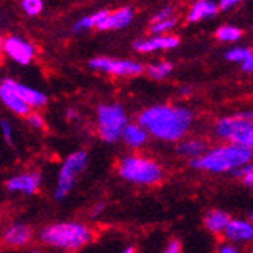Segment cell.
<instances>
[{
    "label": "cell",
    "mask_w": 253,
    "mask_h": 253,
    "mask_svg": "<svg viewBox=\"0 0 253 253\" xmlns=\"http://www.w3.org/2000/svg\"><path fill=\"white\" fill-rule=\"evenodd\" d=\"M40 238L42 243L64 250H76L85 246L91 240V231L88 226L81 223H55L44 227Z\"/></svg>",
    "instance_id": "3957f363"
},
{
    "label": "cell",
    "mask_w": 253,
    "mask_h": 253,
    "mask_svg": "<svg viewBox=\"0 0 253 253\" xmlns=\"http://www.w3.org/2000/svg\"><path fill=\"white\" fill-rule=\"evenodd\" d=\"M171 70H173L171 62H159V64L150 65V67L147 68V73H149L150 78L159 81V79L167 78V76L171 73Z\"/></svg>",
    "instance_id": "7402d4cb"
},
{
    "label": "cell",
    "mask_w": 253,
    "mask_h": 253,
    "mask_svg": "<svg viewBox=\"0 0 253 253\" xmlns=\"http://www.w3.org/2000/svg\"><path fill=\"white\" fill-rule=\"evenodd\" d=\"M250 221H252V224H253V211H252V214H250Z\"/></svg>",
    "instance_id": "ab89813d"
},
{
    "label": "cell",
    "mask_w": 253,
    "mask_h": 253,
    "mask_svg": "<svg viewBox=\"0 0 253 253\" xmlns=\"http://www.w3.org/2000/svg\"><path fill=\"white\" fill-rule=\"evenodd\" d=\"M193 123V112L182 106L158 105L140 114V125L153 136L166 141H177Z\"/></svg>",
    "instance_id": "6da1fadb"
},
{
    "label": "cell",
    "mask_w": 253,
    "mask_h": 253,
    "mask_svg": "<svg viewBox=\"0 0 253 253\" xmlns=\"http://www.w3.org/2000/svg\"><path fill=\"white\" fill-rule=\"evenodd\" d=\"M252 55V50L247 49V47H235V49H231L229 52L224 53V58L227 61H232V62H244L249 56Z\"/></svg>",
    "instance_id": "cb8c5ba5"
},
{
    "label": "cell",
    "mask_w": 253,
    "mask_h": 253,
    "mask_svg": "<svg viewBox=\"0 0 253 253\" xmlns=\"http://www.w3.org/2000/svg\"><path fill=\"white\" fill-rule=\"evenodd\" d=\"M103 210H105V205H103V203L97 205L96 208L93 210V217H99V215H100V212H102Z\"/></svg>",
    "instance_id": "e575fe53"
},
{
    "label": "cell",
    "mask_w": 253,
    "mask_h": 253,
    "mask_svg": "<svg viewBox=\"0 0 253 253\" xmlns=\"http://www.w3.org/2000/svg\"><path fill=\"white\" fill-rule=\"evenodd\" d=\"M253 173V164H247V166H244V167H240L238 170H235L234 171V174L235 176H240V177H246V176H249V174H252Z\"/></svg>",
    "instance_id": "f546056e"
},
{
    "label": "cell",
    "mask_w": 253,
    "mask_h": 253,
    "mask_svg": "<svg viewBox=\"0 0 253 253\" xmlns=\"http://www.w3.org/2000/svg\"><path fill=\"white\" fill-rule=\"evenodd\" d=\"M86 153L84 150L75 152L70 156H67V159L64 161V164L59 170L58 174V183H56V191H55V199L61 200L64 199L70 190L75 185L76 176L84 171V169L86 167Z\"/></svg>",
    "instance_id": "52a82bcc"
},
{
    "label": "cell",
    "mask_w": 253,
    "mask_h": 253,
    "mask_svg": "<svg viewBox=\"0 0 253 253\" xmlns=\"http://www.w3.org/2000/svg\"><path fill=\"white\" fill-rule=\"evenodd\" d=\"M235 5H238V2L237 0H221V2L218 3V8L220 9H229V8H232V6H235Z\"/></svg>",
    "instance_id": "d6a6232c"
},
{
    "label": "cell",
    "mask_w": 253,
    "mask_h": 253,
    "mask_svg": "<svg viewBox=\"0 0 253 253\" xmlns=\"http://www.w3.org/2000/svg\"><path fill=\"white\" fill-rule=\"evenodd\" d=\"M68 117H76V112L75 111H68Z\"/></svg>",
    "instance_id": "f35d334b"
},
{
    "label": "cell",
    "mask_w": 253,
    "mask_h": 253,
    "mask_svg": "<svg viewBox=\"0 0 253 253\" xmlns=\"http://www.w3.org/2000/svg\"><path fill=\"white\" fill-rule=\"evenodd\" d=\"M119 171L126 180L133 183H143V185H152L163 177V169L153 161L140 156L125 158L120 163Z\"/></svg>",
    "instance_id": "277c9868"
},
{
    "label": "cell",
    "mask_w": 253,
    "mask_h": 253,
    "mask_svg": "<svg viewBox=\"0 0 253 253\" xmlns=\"http://www.w3.org/2000/svg\"><path fill=\"white\" fill-rule=\"evenodd\" d=\"M2 129H3V135H5L6 143L12 144V127H11L8 120H2Z\"/></svg>",
    "instance_id": "f1b7e54d"
},
{
    "label": "cell",
    "mask_w": 253,
    "mask_h": 253,
    "mask_svg": "<svg viewBox=\"0 0 253 253\" xmlns=\"http://www.w3.org/2000/svg\"><path fill=\"white\" fill-rule=\"evenodd\" d=\"M89 67L117 76H135L143 72V67L138 62L111 58H94L89 61Z\"/></svg>",
    "instance_id": "ba28073f"
},
{
    "label": "cell",
    "mask_w": 253,
    "mask_h": 253,
    "mask_svg": "<svg viewBox=\"0 0 253 253\" xmlns=\"http://www.w3.org/2000/svg\"><path fill=\"white\" fill-rule=\"evenodd\" d=\"M99 117V132L102 140L106 143H116L120 136H123V130L127 126V117L125 109L117 105H102L97 111Z\"/></svg>",
    "instance_id": "8992f818"
},
{
    "label": "cell",
    "mask_w": 253,
    "mask_h": 253,
    "mask_svg": "<svg viewBox=\"0 0 253 253\" xmlns=\"http://www.w3.org/2000/svg\"><path fill=\"white\" fill-rule=\"evenodd\" d=\"M252 253H253V252H252Z\"/></svg>",
    "instance_id": "b9f144b4"
},
{
    "label": "cell",
    "mask_w": 253,
    "mask_h": 253,
    "mask_svg": "<svg viewBox=\"0 0 253 253\" xmlns=\"http://www.w3.org/2000/svg\"><path fill=\"white\" fill-rule=\"evenodd\" d=\"M179 45V38L176 37H155L144 41H136L133 44L135 50L141 53H150L155 50H164V49H174Z\"/></svg>",
    "instance_id": "4fadbf2b"
},
{
    "label": "cell",
    "mask_w": 253,
    "mask_h": 253,
    "mask_svg": "<svg viewBox=\"0 0 253 253\" xmlns=\"http://www.w3.org/2000/svg\"><path fill=\"white\" fill-rule=\"evenodd\" d=\"M215 132L218 136L231 141L232 144L253 150V120L246 119L243 112L218 120L215 125Z\"/></svg>",
    "instance_id": "5b68a950"
},
{
    "label": "cell",
    "mask_w": 253,
    "mask_h": 253,
    "mask_svg": "<svg viewBox=\"0 0 253 253\" xmlns=\"http://www.w3.org/2000/svg\"><path fill=\"white\" fill-rule=\"evenodd\" d=\"M41 185V176L38 173H23L11 177L6 182V188L12 193L34 194Z\"/></svg>",
    "instance_id": "8fae6325"
},
{
    "label": "cell",
    "mask_w": 253,
    "mask_h": 253,
    "mask_svg": "<svg viewBox=\"0 0 253 253\" xmlns=\"http://www.w3.org/2000/svg\"><path fill=\"white\" fill-rule=\"evenodd\" d=\"M227 240L235 243H247L253 240V224L244 220H232L224 231Z\"/></svg>",
    "instance_id": "5bb4252c"
},
{
    "label": "cell",
    "mask_w": 253,
    "mask_h": 253,
    "mask_svg": "<svg viewBox=\"0 0 253 253\" xmlns=\"http://www.w3.org/2000/svg\"><path fill=\"white\" fill-rule=\"evenodd\" d=\"M177 152L183 156L197 159L205 155V143L200 140H187L177 146Z\"/></svg>",
    "instance_id": "ffe728a7"
},
{
    "label": "cell",
    "mask_w": 253,
    "mask_h": 253,
    "mask_svg": "<svg viewBox=\"0 0 253 253\" xmlns=\"http://www.w3.org/2000/svg\"><path fill=\"white\" fill-rule=\"evenodd\" d=\"M218 253H240V252H238L235 247H232V246H227V244H224V246H221V247H220Z\"/></svg>",
    "instance_id": "836d02e7"
},
{
    "label": "cell",
    "mask_w": 253,
    "mask_h": 253,
    "mask_svg": "<svg viewBox=\"0 0 253 253\" xmlns=\"http://www.w3.org/2000/svg\"><path fill=\"white\" fill-rule=\"evenodd\" d=\"M122 253H135V252H133V249H132V247H127V249H125Z\"/></svg>",
    "instance_id": "74e56055"
},
{
    "label": "cell",
    "mask_w": 253,
    "mask_h": 253,
    "mask_svg": "<svg viewBox=\"0 0 253 253\" xmlns=\"http://www.w3.org/2000/svg\"><path fill=\"white\" fill-rule=\"evenodd\" d=\"M164 253H180V243L179 241H171L167 249L164 250Z\"/></svg>",
    "instance_id": "4dcf8cb0"
},
{
    "label": "cell",
    "mask_w": 253,
    "mask_h": 253,
    "mask_svg": "<svg viewBox=\"0 0 253 253\" xmlns=\"http://www.w3.org/2000/svg\"><path fill=\"white\" fill-rule=\"evenodd\" d=\"M108 14H109V11L102 9V11H97V12L91 14V15H88V17H84V18H81V20H78V21L75 23L73 31H75V32H79V31H82V29H89V28H94V26L97 28Z\"/></svg>",
    "instance_id": "44dd1931"
},
{
    "label": "cell",
    "mask_w": 253,
    "mask_h": 253,
    "mask_svg": "<svg viewBox=\"0 0 253 253\" xmlns=\"http://www.w3.org/2000/svg\"><path fill=\"white\" fill-rule=\"evenodd\" d=\"M0 99H2V102L15 114H18V116H28L31 108L23 102L14 91L11 88H8L6 85H0Z\"/></svg>",
    "instance_id": "9a60e30c"
},
{
    "label": "cell",
    "mask_w": 253,
    "mask_h": 253,
    "mask_svg": "<svg viewBox=\"0 0 253 253\" xmlns=\"http://www.w3.org/2000/svg\"><path fill=\"white\" fill-rule=\"evenodd\" d=\"M28 123L35 129H42L44 127V120L41 119V116H38V114H31V116L28 117Z\"/></svg>",
    "instance_id": "83f0119b"
},
{
    "label": "cell",
    "mask_w": 253,
    "mask_h": 253,
    "mask_svg": "<svg viewBox=\"0 0 253 253\" xmlns=\"http://www.w3.org/2000/svg\"><path fill=\"white\" fill-rule=\"evenodd\" d=\"M21 8L25 9V12L28 15H38L42 9V2L41 0H23L21 2Z\"/></svg>",
    "instance_id": "d4e9b609"
},
{
    "label": "cell",
    "mask_w": 253,
    "mask_h": 253,
    "mask_svg": "<svg viewBox=\"0 0 253 253\" xmlns=\"http://www.w3.org/2000/svg\"><path fill=\"white\" fill-rule=\"evenodd\" d=\"M231 221L232 220H231V217H229L227 212L218 211V210L208 212V214H206V217H205V226L208 227L211 232H214V234L224 232Z\"/></svg>",
    "instance_id": "e0dca14e"
},
{
    "label": "cell",
    "mask_w": 253,
    "mask_h": 253,
    "mask_svg": "<svg viewBox=\"0 0 253 253\" xmlns=\"http://www.w3.org/2000/svg\"><path fill=\"white\" fill-rule=\"evenodd\" d=\"M244 114V117L249 119V120H253V111L252 112H243Z\"/></svg>",
    "instance_id": "8d00e7d4"
},
{
    "label": "cell",
    "mask_w": 253,
    "mask_h": 253,
    "mask_svg": "<svg viewBox=\"0 0 253 253\" xmlns=\"http://www.w3.org/2000/svg\"><path fill=\"white\" fill-rule=\"evenodd\" d=\"M5 240L11 246H25L31 240V229L21 223L12 224L5 234Z\"/></svg>",
    "instance_id": "ac0fdd59"
},
{
    "label": "cell",
    "mask_w": 253,
    "mask_h": 253,
    "mask_svg": "<svg viewBox=\"0 0 253 253\" xmlns=\"http://www.w3.org/2000/svg\"><path fill=\"white\" fill-rule=\"evenodd\" d=\"M3 85H6L8 88H11L14 93L25 102L29 108L34 106V108H38V106H44L47 103V96L41 91L35 89V88H31L28 85H23L20 82H15L12 79H3L2 81Z\"/></svg>",
    "instance_id": "30bf717a"
},
{
    "label": "cell",
    "mask_w": 253,
    "mask_h": 253,
    "mask_svg": "<svg viewBox=\"0 0 253 253\" xmlns=\"http://www.w3.org/2000/svg\"><path fill=\"white\" fill-rule=\"evenodd\" d=\"M31 253H41V252H40V250H32Z\"/></svg>",
    "instance_id": "60d3db41"
},
{
    "label": "cell",
    "mask_w": 253,
    "mask_h": 253,
    "mask_svg": "<svg viewBox=\"0 0 253 253\" xmlns=\"http://www.w3.org/2000/svg\"><path fill=\"white\" fill-rule=\"evenodd\" d=\"M174 25H176V20L174 18L161 21V23H155V25H152V32L153 34H164V32L171 31L174 28Z\"/></svg>",
    "instance_id": "484cf974"
},
{
    "label": "cell",
    "mask_w": 253,
    "mask_h": 253,
    "mask_svg": "<svg viewBox=\"0 0 253 253\" xmlns=\"http://www.w3.org/2000/svg\"><path fill=\"white\" fill-rule=\"evenodd\" d=\"M252 156L253 155L250 149L237 144H229L206 152L197 159H191L190 166L197 170H206L212 173L235 171L240 167L250 164Z\"/></svg>",
    "instance_id": "7a4b0ae2"
},
{
    "label": "cell",
    "mask_w": 253,
    "mask_h": 253,
    "mask_svg": "<svg viewBox=\"0 0 253 253\" xmlns=\"http://www.w3.org/2000/svg\"><path fill=\"white\" fill-rule=\"evenodd\" d=\"M132 18H133V11L130 8H120L116 12H109L97 26V29L100 31L123 29L127 25H130Z\"/></svg>",
    "instance_id": "7c38bea8"
},
{
    "label": "cell",
    "mask_w": 253,
    "mask_h": 253,
    "mask_svg": "<svg viewBox=\"0 0 253 253\" xmlns=\"http://www.w3.org/2000/svg\"><path fill=\"white\" fill-rule=\"evenodd\" d=\"M218 11V5H215L214 2H210V0H200V2H196L188 14V21L190 23H196L200 21L203 18H211L217 14Z\"/></svg>",
    "instance_id": "2e32d148"
},
{
    "label": "cell",
    "mask_w": 253,
    "mask_h": 253,
    "mask_svg": "<svg viewBox=\"0 0 253 253\" xmlns=\"http://www.w3.org/2000/svg\"><path fill=\"white\" fill-rule=\"evenodd\" d=\"M147 133L141 125H127L123 130V140L130 147H141L147 141Z\"/></svg>",
    "instance_id": "d6986e66"
},
{
    "label": "cell",
    "mask_w": 253,
    "mask_h": 253,
    "mask_svg": "<svg viewBox=\"0 0 253 253\" xmlns=\"http://www.w3.org/2000/svg\"><path fill=\"white\" fill-rule=\"evenodd\" d=\"M3 50L5 53L15 61L17 64L28 65L34 58V45L18 37H8L3 40Z\"/></svg>",
    "instance_id": "9c48e42d"
},
{
    "label": "cell",
    "mask_w": 253,
    "mask_h": 253,
    "mask_svg": "<svg viewBox=\"0 0 253 253\" xmlns=\"http://www.w3.org/2000/svg\"><path fill=\"white\" fill-rule=\"evenodd\" d=\"M215 35L220 41L234 42V41H238L241 38V31L238 28H234V26H221Z\"/></svg>",
    "instance_id": "603a6c76"
},
{
    "label": "cell",
    "mask_w": 253,
    "mask_h": 253,
    "mask_svg": "<svg viewBox=\"0 0 253 253\" xmlns=\"http://www.w3.org/2000/svg\"><path fill=\"white\" fill-rule=\"evenodd\" d=\"M241 67H243V70L247 72V73L253 72V52H252V55L241 64Z\"/></svg>",
    "instance_id": "1f68e13d"
},
{
    "label": "cell",
    "mask_w": 253,
    "mask_h": 253,
    "mask_svg": "<svg viewBox=\"0 0 253 253\" xmlns=\"http://www.w3.org/2000/svg\"><path fill=\"white\" fill-rule=\"evenodd\" d=\"M243 180H244L246 185H249V187H252V188H253V173H252V174H249V176H246Z\"/></svg>",
    "instance_id": "d590c367"
},
{
    "label": "cell",
    "mask_w": 253,
    "mask_h": 253,
    "mask_svg": "<svg viewBox=\"0 0 253 253\" xmlns=\"http://www.w3.org/2000/svg\"><path fill=\"white\" fill-rule=\"evenodd\" d=\"M171 14H173V8H164V9H161V11H159L158 14H155V17L152 18L153 25H155V23H161V21H166V20L173 18Z\"/></svg>",
    "instance_id": "4316f807"
}]
</instances>
